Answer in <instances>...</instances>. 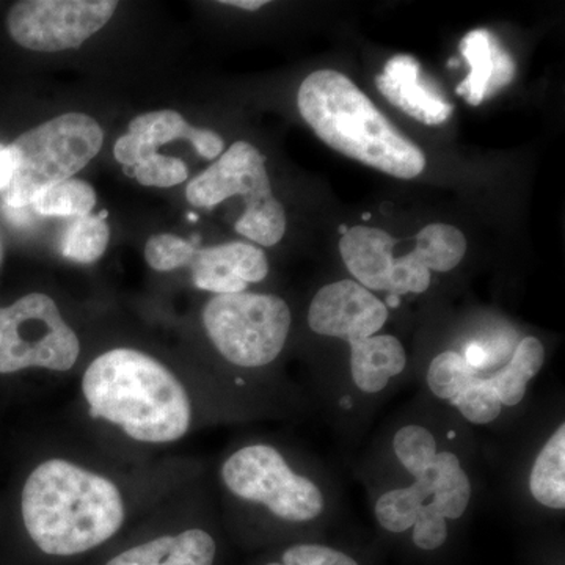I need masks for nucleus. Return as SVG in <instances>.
Segmentation results:
<instances>
[{
  "mask_svg": "<svg viewBox=\"0 0 565 565\" xmlns=\"http://www.w3.org/2000/svg\"><path fill=\"white\" fill-rule=\"evenodd\" d=\"M407 364L404 345L392 334H374L351 343V371L356 388L382 392L390 379L403 373Z\"/></svg>",
  "mask_w": 565,
  "mask_h": 565,
  "instance_id": "17",
  "label": "nucleus"
},
{
  "mask_svg": "<svg viewBox=\"0 0 565 565\" xmlns=\"http://www.w3.org/2000/svg\"><path fill=\"white\" fill-rule=\"evenodd\" d=\"M415 479L416 489L426 501L434 497L430 504L445 519H460L467 511L471 500L470 479L452 452H437L434 462Z\"/></svg>",
  "mask_w": 565,
  "mask_h": 565,
  "instance_id": "18",
  "label": "nucleus"
},
{
  "mask_svg": "<svg viewBox=\"0 0 565 565\" xmlns=\"http://www.w3.org/2000/svg\"><path fill=\"white\" fill-rule=\"evenodd\" d=\"M222 479L241 500L266 505L286 522H310L323 511L321 490L296 475L285 457L267 445L245 446L222 467Z\"/></svg>",
  "mask_w": 565,
  "mask_h": 565,
  "instance_id": "8",
  "label": "nucleus"
},
{
  "mask_svg": "<svg viewBox=\"0 0 565 565\" xmlns=\"http://www.w3.org/2000/svg\"><path fill=\"white\" fill-rule=\"evenodd\" d=\"M117 7L115 0H24L11 7L7 28L25 50H74L102 31Z\"/></svg>",
  "mask_w": 565,
  "mask_h": 565,
  "instance_id": "9",
  "label": "nucleus"
},
{
  "mask_svg": "<svg viewBox=\"0 0 565 565\" xmlns=\"http://www.w3.org/2000/svg\"><path fill=\"white\" fill-rule=\"evenodd\" d=\"M217 545L211 534L188 530L132 546L106 565H212Z\"/></svg>",
  "mask_w": 565,
  "mask_h": 565,
  "instance_id": "16",
  "label": "nucleus"
},
{
  "mask_svg": "<svg viewBox=\"0 0 565 565\" xmlns=\"http://www.w3.org/2000/svg\"><path fill=\"white\" fill-rule=\"evenodd\" d=\"M430 286V270L422 263L416 262L414 256H401L394 262L392 277H390L388 292L394 296L403 294H422Z\"/></svg>",
  "mask_w": 565,
  "mask_h": 565,
  "instance_id": "29",
  "label": "nucleus"
},
{
  "mask_svg": "<svg viewBox=\"0 0 565 565\" xmlns=\"http://www.w3.org/2000/svg\"><path fill=\"white\" fill-rule=\"evenodd\" d=\"M96 204V192L88 182L63 181L39 193L31 207L46 217L81 218L90 215Z\"/></svg>",
  "mask_w": 565,
  "mask_h": 565,
  "instance_id": "21",
  "label": "nucleus"
},
{
  "mask_svg": "<svg viewBox=\"0 0 565 565\" xmlns=\"http://www.w3.org/2000/svg\"><path fill=\"white\" fill-rule=\"evenodd\" d=\"M22 520L41 552L74 556L114 537L125 523L120 489L63 459L40 463L22 489Z\"/></svg>",
  "mask_w": 565,
  "mask_h": 565,
  "instance_id": "1",
  "label": "nucleus"
},
{
  "mask_svg": "<svg viewBox=\"0 0 565 565\" xmlns=\"http://www.w3.org/2000/svg\"><path fill=\"white\" fill-rule=\"evenodd\" d=\"M13 180V158L9 147L0 145V191L6 192Z\"/></svg>",
  "mask_w": 565,
  "mask_h": 565,
  "instance_id": "34",
  "label": "nucleus"
},
{
  "mask_svg": "<svg viewBox=\"0 0 565 565\" xmlns=\"http://www.w3.org/2000/svg\"><path fill=\"white\" fill-rule=\"evenodd\" d=\"M545 362L544 344L534 337H526L516 345L509 366L523 375L527 382L534 379Z\"/></svg>",
  "mask_w": 565,
  "mask_h": 565,
  "instance_id": "32",
  "label": "nucleus"
},
{
  "mask_svg": "<svg viewBox=\"0 0 565 565\" xmlns=\"http://www.w3.org/2000/svg\"><path fill=\"white\" fill-rule=\"evenodd\" d=\"M531 494L545 508H565V426L552 435L535 459L530 478Z\"/></svg>",
  "mask_w": 565,
  "mask_h": 565,
  "instance_id": "19",
  "label": "nucleus"
},
{
  "mask_svg": "<svg viewBox=\"0 0 565 565\" xmlns=\"http://www.w3.org/2000/svg\"><path fill=\"white\" fill-rule=\"evenodd\" d=\"M110 230L106 214L85 215L74 218L63 237L62 252L74 263L90 264L98 262L109 245Z\"/></svg>",
  "mask_w": 565,
  "mask_h": 565,
  "instance_id": "22",
  "label": "nucleus"
},
{
  "mask_svg": "<svg viewBox=\"0 0 565 565\" xmlns=\"http://www.w3.org/2000/svg\"><path fill=\"white\" fill-rule=\"evenodd\" d=\"M282 565H359L351 556L329 546L303 544L286 550Z\"/></svg>",
  "mask_w": 565,
  "mask_h": 565,
  "instance_id": "31",
  "label": "nucleus"
},
{
  "mask_svg": "<svg viewBox=\"0 0 565 565\" xmlns=\"http://www.w3.org/2000/svg\"><path fill=\"white\" fill-rule=\"evenodd\" d=\"M203 326L230 363L262 367L273 363L285 348L291 310L273 294H221L204 307Z\"/></svg>",
  "mask_w": 565,
  "mask_h": 565,
  "instance_id": "6",
  "label": "nucleus"
},
{
  "mask_svg": "<svg viewBox=\"0 0 565 565\" xmlns=\"http://www.w3.org/2000/svg\"><path fill=\"white\" fill-rule=\"evenodd\" d=\"M460 51L470 73L456 92L471 106L484 103L514 79L515 62L486 29L467 33L460 41Z\"/></svg>",
  "mask_w": 565,
  "mask_h": 565,
  "instance_id": "14",
  "label": "nucleus"
},
{
  "mask_svg": "<svg viewBox=\"0 0 565 565\" xmlns=\"http://www.w3.org/2000/svg\"><path fill=\"white\" fill-rule=\"evenodd\" d=\"M79 353V338L46 294H29L0 308V374L29 367L65 373Z\"/></svg>",
  "mask_w": 565,
  "mask_h": 565,
  "instance_id": "7",
  "label": "nucleus"
},
{
  "mask_svg": "<svg viewBox=\"0 0 565 565\" xmlns=\"http://www.w3.org/2000/svg\"><path fill=\"white\" fill-rule=\"evenodd\" d=\"M362 218H363V221H370V218H371L370 212H364V214L362 215Z\"/></svg>",
  "mask_w": 565,
  "mask_h": 565,
  "instance_id": "39",
  "label": "nucleus"
},
{
  "mask_svg": "<svg viewBox=\"0 0 565 565\" xmlns=\"http://www.w3.org/2000/svg\"><path fill=\"white\" fill-rule=\"evenodd\" d=\"M388 319V308L360 282L341 280L323 286L308 310L315 333L348 341L374 337Z\"/></svg>",
  "mask_w": 565,
  "mask_h": 565,
  "instance_id": "10",
  "label": "nucleus"
},
{
  "mask_svg": "<svg viewBox=\"0 0 565 565\" xmlns=\"http://www.w3.org/2000/svg\"><path fill=\"white\" fill-rule=\"evenodd\" d=\"M460 65V62L457 61V58H451V61H449V66H459Z\"/></svg>",
  "mask_w": 565,
  "mask_h": 565,
  "instance_id": "38",
  "label": "nucleus"
},
{
  "mask_svg": "<svg viewBox=\"0 0 565 565\" xmlns=\"http://www.w3.org/2000/svg\"><path fill=\"white\" fill-rule=\"evenodd\" d=\"M476 377L473 366L460 353L448 351L435 356L427 371V385L440 399L455 401Z\"/></svg>",
  "mask_w": 565,
  "mask_h": 565,
  "instance_id": "24",
  "label": "nucleus"
},
{
  "mask_svg": "<svg viewBox=\"0 0 565 565\" xmlns=\"http://www.w3.org/2000/svg\"><path fill=\"white\" fill-rule=\"evenodd\" d=\"M490 382H492L494 393H497L500 403L509 405V407H514V405L522 403L526 394L527 384H530L522 374L516 373L514 367L509 366V364L500 373L490 377Z\"/></svg>",
  "mask_w": 565,
  "mask_h": 565,
  "instance_id": "33",
  "label": "nucleus"
},
{
  "mask_svg": "<svg viewBox=\"0 0 565 565\" xmlns=\"http://www.w3.org/2000/svg\"><path fill=\"white\" fill-rule=\"evenodd\" d=\"M396 241L384 230L353 226L341 236L340 252L349 273L370 291H388Z\"/></svg>",
  "mask_w": 565,
  "mask_h": 565,
  "instance_id": "15",
  "label": "nucleus"
},
{
  "mask_svg": "<svg viewBox=\"0 0 565 565\" xmlns=\"http://www.w3.org/2000/svg\"><path fill=\"white\" fill-rule=\"evenodd\" d=\"M82 393L93 418L121 427L132 440L172 444L191 427V399L180 379L136 349H111L93 360Z\"/></svg>",
  "mask_w": 565,
  "mask_h": 565,
  "instance_id": "2",
  "label": "nucleus"
},
{
  "mask_svg": "<svg viewBox=\"0 0 565 565\" xmlns=\"http://www.w3.org/2000/svg\"><path fill=\"white\" fill-rule=\"evenodd\" d=\"M467 239L460 230L445 223L427 225L416 236L411 255L430 273H449L462 262Z\"/></svg>",
  "mask_w": 565,
  "mask_h": 565,
  "instance_id": "20",
  "label": "nucleus"
},
{
  "mask_svg": "<svg viewBox=\"0 0 565 565\" xmlns=\"http://www.w3.org/2000/svg\"><path fill=\"white\" fill-rule=\"evenodd\" d=\"M223 3L230 7H236V9L255 11L262 9L267 2H264V0H230V2Z\"/></svg>",
  "mask_w": 565,
  "mask_h": 565,
  "instance_id": "35",
  "label": "nucleus"
},
{
  "mask_svg": "<svg viewBox=\"0 0 565 565\" xmlns=\"http://www.w3.org/2000/svg\"><path fill=\"white\" fill-rule=\"evenodd\" d=\"M448 537V525L444 515L438 514L433 504H423L416 516L414 525V542L418 548L433 550L440 548Z\"/></svg>",
  "mask_w": 565,
  "mask_h": 565,
  "instance_id": "30",
  "label": "nucleus"
},
{
  "mask_svg": "<svg viewBox=\"0 0 565 565\" xmlns=\"http://www.w3.org/2000/svg\"><path fill=\"white\" fill-rule=\"evenodd\" d=\"M397 305H399V296H394V294H390V296L386 297L385 307L386 308H396Z\"/></svg>",
  "mask_w": 565,
  "mask_h": 565,
  "instance_id": "36",
  "label": "nucleus"
},
{
  "mask_svg": "<svg viewBox=\"0 0 565 565\" xmlns=\"http://www.w3.org/2000/svg\"><path fill=\"white\" fill-rule=\"evenodd\" d=\"M134 178L147 188H173L189 178L188 166L172 156H148L134 167Z\"/></svg>",
  "mask_w": 565,
  "mask_h": 565,
  "instance_id": "28",
  "label": "nucleus"
},
{
  "mask_svg": "<svg viewBox=\"0 0 565 565\" xmlns=\"http://www.w3.org/2000/svg\"><path fill=\"white\" fill-rule=\"evenodd\" d=\"M423 504H426V498L415 486L390 490L379 498L375 516L381 526L390 533H404L415 525Z\"/></svg>",
  "mask_w": 565,
  "mask_h": 565,
  "instance_id": "23",
  "label": "nucleus"
},
{
  "mask_svg": "<svg viewBox=\"0 0 565 565\" xmlns=\"http://www.w3.org/2000/svg\"><path fill=\"white\" fill-rule=\"evenodd\" d=\"M102 126L84 114H65L21 134L9 145L13 180L3 192L11 210L31 206L39 193L68 181L98 154Z\"/></svg>",
  "mask_w": 565,
  "mask_h": 565,
  "instance_id": "4",
  "label": "nucleus"
},
{
  "mask_svg": "<svg viewBox=\"0 0 565 565\" xmlns=\"http://www.w3.org/2000/svg\"><path fill=\"white\" fill-rule=\"evenodd\" d=\"M375 85L393 106L423 125H444L455 111L452 104L423 79L422 66L412 55L390 58L382 74L375 77Z\"/></svg>",
  "mask_w": 565,
  "mask_h": 565,
  "instance_id": "13",
  "label": "nucleus"
},
{
  "mask_svg": "<svg viewBox=\"0 0 565 565\" xmlns=\"http://www.w3.org/2000/svg\"><path fill=\"white\" fill-rule=\"evenodd\" d=\"M300 115L330 148L401 180L426 169V156L404 137L349 77L319 70L297 95Z\"/></svg>",
  "mask_w": 565,
  "mask_h": 565,
  "instance_id": "3",
  "label": "nucleus"
},
{
  "mask_svg": "<svg viewBox=\"0 0 565 565\" xmlns=\"http://www.w3.org/2000/svg\"><path fill=\"white\" fill-rule=\"evenodd\" d=\"M196 288L217 294L245 292L248 282L262 281L269 273L266 255L255 245L230 243L196 250L192 263Z\"/></svg>",
  "mask_w": 565,
  "mask_h": 565,
  "instance_id": "12",
  "label": "nucleus"
},
{
  "mask_svg": "<svg viewBox=\"0 0 565 565\" xmlns=\"http://www.w3.org/2000/svg\"><path fill=\"white\" fill-rule=\"evenodd\" d=\"M349 232V226L348 225H340V233H341V236H344L345 233Z\"/></svg>",
  "mask_w": 565,
  "mask_h": 565,
  "instance_id": "37",
  "label": "nucleus"
},
{
  "mask_svg": "<svg viewBox=\"0 0 565 565\" xmlns=\"http://www.w3.org/2000/svg\"><path fill=\"white\" fill-rule=\"evenodd\" d=\"M185 195L192 206L206 210L241 196L245 211L234 225L237 233L267 247L285 236V207L274 196L266 158L248 141H236L210 169L193 178Z\"/></svg>",
  "mask_w": 565,
  "mask_h": 565,
  "instance_id": "5",
  "label": "nucleus"
},
{
  "mask_svg": "<svg viewBox=\"0 0 565 565\" xmlns=\"http://www.w3.org/2000/svg\"><path fill=\"white\" fill-rule=\"evenodd\" d=\"M174 140L191 141L196 152L206 159L218 158L223 151L218 134L189 125L178 111L156 110L134 118L128 134L115 143V159L126 169H134L148 156L156 154L159 147Z\"/></svg>",
  "mask_w": 565,
  "mask_h": 565,
  "instance_id": "11",
  "label": "nucleus"
},
{
  "mask_svg": "<svg viewBox=\"0 0 565 565\" xmlns=\"http://www.w3.org/2000/svg\"><path fill=\"white\" fill-rule=\"evenodd\" d=\"M393 446L397 460L415 478H418L437 456V441H435L433 433L426 427L416 426V424L397 430L394 435Z\"/></svg>",
  "mask_w": 565,
  "mask_h": 565,
  "instance_id": "25",
  "label": "nucleus"
},
{
  "mask_svg": "<svg viewBox=\"0 0 565 565\" xmlns=\"http://www.w3.org/2000/svg\"><path fill=\"white\" fill-rule=\"evenodd\" d=\"M455 401L460 414L475 424L492 423L503 411V404L498 399L490 379H481L478 375L465 386Z\"/></svg>",
  "mask_w": 565,
  "mask_h": 565,
  "instance_id": "26",
  "label": "nucleus"
},
{
  "mask_svg": "<svg viewBox=\"0 0 565 565\" xmlns=\"http://www.w3.org/2000/svg\"><path fill=\"white\" fill-rule=\"evenodd\" d=\"M195 253L193 244L169 233L156 234L145 245V259L158 273H172L191 266Z\"/></svg>",
  "mask_w": 565,
  "mask_h": 565,
  "instance_id": "27",
  "label": "nucleus"
}]
</instances>
